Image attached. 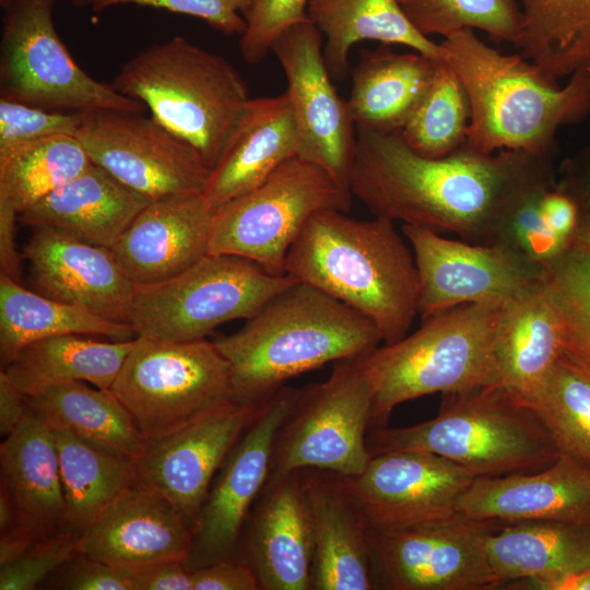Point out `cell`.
<instances>
[{
    "label": "cell",
    "instance_id": "cell-27",
    "mask_svg": "<svg viewBox=\"0 0 590 590\" xmlns=\"http://www.w3.org/2000/svg\"><path fill=\"white\" fill-rule=\"evenodd\" d=\"M564 350L562 320L544 280L502 306L491 387L527 404L540 391Z\"/></svg>",
    "mask_w": 590,
    "mask_h": 590
},
{
    "label": "cell",
    "instance_id": "cell-52",
    "mask_svg": "<svg viewBox=\"0 0 590 590\" xmlns=\"http://www.w3.org/2000/svg\"><path fill=\"white\" fill-rule=\"evenodd\" d=\"M556 187L569 194L582 213L590 211V143L562 163Z\"/></svg>",
    "mask_w": 590,
    "mask_h": 590
},
{
    "label": "cell",
    "instance_id": "cell-24",
    "mask_svg": "<svg viewBox=\"0 0 590 590\" xmlns=\"http://www.w3.org/2000/svg\"><path fill=\"white\" fill-rule=\"evenodd\" d=\"M213 212L202 193L150 201L111 250L134 285L168 280L209 253Z\"/></svg>",
    "mask_w": 590,
    "mask_h": 590
},
{
    "label": "cell",
    "instance_id": "cell-37",
    "mask_svg": "<svg viewBox=\"0 0 590 590\" xmlns=\"http://www.w3.org/2000/svg\"><path fill=\"white\" fill-rule=\"evenodd\" d=\"M514 44L552 82L590 69V0H519Z\"/></svg>",
    "mask_w": 590,
    "mask_h": 590
},
{
    "label": "cell",
    "instance_id": "cell-22",
    "mask_svg": "<svg viewBox=\"0 0 590 590\" xmlns=\"http://www.w3.org/2000/svg\"><path fill=\"white\" fill-rule=\"evenodd\" d=\"M236 555L253 570L261 590H311L314 533L300 471L262 489Z\"/></svg>",
    "mask_w": 590,
    "mask_h": 590
},
{
    "label": "cell",
    "instance_id": "cell-36",
    "mask_svg": "<svg viewBox=\"0 0 590 590\" xmlns=\"http://www.w3.org/2000/svg\"><path fill=\"white\" fill-rule=\"evenodd\" d=\"M49 426L59 457L66 526L83 533L98 514L134 481L135 460L91 444L61 426Z\"/></svg>",
    "mask_w": 590,
    "mask_h": 590
},
{
    "label": "cell",
    "instance_id": "cell-6",
    "mask_svg": "<svg viewBox=\"0 0 590 590\" xmlns=\"http://www.w3.org/2000/svg\"><path fill=\"white\" fill-rule=\"evenodd\" d=\"M111 85L198 150L210 169L250 99L246 80L225 57L182 36L139 51Z\"/></svg>",
    "mask_w": 590,
    "mask_h": 590
},
{
    "label": "cell",
    "instance_id": "cell-25",
    "mask_svg": "<svg viewBox=\"0 0 590 590\" xmlns=\"http://www.w3.org/2000/svg\"><path fill=\"white\" fill-rule=\"evenodd\" d=\"M300 480L314 533L311 590L374 589L370 527L344 476L305 469Z\"/></svg>",
    "mask_w": 590,
    "mask_h": 590
},
{
    "label": "cell",
    "instance_id": "cell-15",
    "mask_svg": "<svg viewBox=\"0 0 590 590\" xmlns=\"http://www.w3.org/2000/svg\"><path fill=\"white\" fill-rule=\"evenodd\" d=\"M418 274L422 320L468 304L504 305L545 280L547 269L497 244L455 240L402 224Z\"/></svg>",
    "mask_w": 590,
    "mask_h": 590
},
{
    "label": "cell",
    "instance_id": "cell-55",
    "mask_svg": "<svg viewBox=\"0 0 590 590\" xmlns=\"http://www.w3.org/2000/svg\"><path fill=\"white\" fill-rule=\"evenodd\" d=\"M0 535V567L19 559L35 544L30 538L17 530H12Z\"/></svg>",
    "mask_w": 590,
    "mask_h": 590
},
{
    "label": "cell",
    "instance_id": "cell-35",
    "mask_svg": "<svg viewBox=\"0 0 590 590\" xmlns=\"http://www.w3.org/2000/svg\"><path fill=\"white\" fill-rule=\"evenodd\" d=\"M26 398L31 409L46 422L91 444L135 461L145 450L148 439L110 389L92 388L84 381H68Z\"/></svg>",
    "mask_w": 590,
    "mask_h": 590
},
{
    "label": "cell",
    "instance_id": "cell-39",
    "mask_svg": "<svg viewBox=\"0 0 590 590\" xmlns=\"http://www.w3.org/2000/svg\"><path fill=\"white\" fill-rule=\"evenodd\" d=\"M527 405L545 426L560 455L590 467V364L564 350Z\"/></svg>",
    "mask_w": 590,
    "mask_h": 590
},
{
    "label": "cell",
    "instance_id": "cell-34",
    "mask_svg": "<svg viewBox=\"0 0 590 590\" xmlns=\"http://www.w3.org/2000/svg\"><path fill=\"white\" fill-rule=\"evenodd\" d=\"M133 343L51 337L26 345L2 370L25 396L68 381L110 389Z\"/></svg>",
    "mask_w": 590,
    "mask_h": 590
},
{
    "label": "cell",
    "instance_id": "cell-30",
    "mask_svg": "<svg viewBox=\"0 0 590 590\" xmlns=\"http://www.w3.org/2000/svg\"><path fill=\"white\" fill-rule=\"evenodd\" d=\"M149 202L92 162L79 176L20 213L17 221L111 249Z\"/></svg>",
    "mask_w": 590,
    "mask_h": 590
},
{
    "label": "cell",
    "instance_id": "cell-2",
    "mask_svg": "<svg viewBox=\"0 0 590 590\" xmlns=\"http://www.w3.org/2000/svg\"><path fill=\"white\" fill-rule=\"evenodd\" d=\"M393 223L318 211L291 246L284 267L285 274L367 317L384 344L404 338L418 315L414 255Z\"/></svg>",
    "mask_w": 590,
    "mask_h": 590
},
{
    "label": "cell",
    "instance_id": "cell-29",
    "mask_svg": "<svg viewBox=\"0 0 590 590\" xmlns=\"http://www.w3.org/2000/svg\"><path fill=\"white\" fill-rule=\"evenodd\" d=\"M487 555L498 587L544 590L590 569V523L505 522L489 535Z\"/></svg>",
    "mask_w": 590,
    "mask_h": 590
},
{
    "label": "cell",
    "instance_id": "cell-47",
    "mask_svg": "<svg viewBox=\"0 0 590 590\" xmlns=\"http://www.w3.org/2000/svg\"><path fill=\"white\" fill-rule=\"evenodd\" d=\"M253 0H95L92 10L102 13L122 4L164 9L173 13L198 17L226 36L243 35L247 24L245 15Z\"/></svg>",
    "mask_w": 590,
    "mask_h": 590
},
{
    "label": "cell",
    "instance_id": "cell-9",
    "mask_svg": "<svg viewBox=\"0 0 590 590\" xmlns=\"http://www.w3.org/2000/svg\"><path fill=\"white\" fill-rule=\"evenodd\" d=\"M352 197L321 166L294 155L256 188L214 210L209 252L244 257L285 275L288 250L311 215L347 213Z\"/></svg>",
    "mask_w": 590,
    "mask_h": 590
},
{
    "label": "cell",
    "instance_id": "cell-45",
    "mask_svg": "<svg viewBox=\"0 0 590 590\" xmlns=\"http://www.w3.org/2000/svg\"><path fill=\"white\" fill-rule=\"evenodd\" d=\"M81 534L63 529L33 544L19 559L1 566V590H33L80 554Z\"/></svg>",
    "mask_w": 590,
    "mask_h": 590
},
{
    "label": "cell",
    "instance_id": "cell-16",
    "mask_svg": "<svg viewBox=\"0 0 590 590\" xmlns=\"http://www.w3.org/2000/svg\"><path fill=\"white\" fill-rule=\"evenodd\" d=\"M298 390L283 386L270 397L221 465L192 528L185 563L190 570L235 558L244 526L267 483L275 435Z\"/></svg>",
    "mask_w": 590,
    "mask_h": 590
},
{
    "label": "cell",
    "instance_id": "cell-23",
    "mask_svg": "<svg viewBox=\"0 0 590 590\" xmlns=\"http://www.w3.org/2000/svg\"><path fill=\"white\" fill-rule=\"evenodd\" d=\"M457 514L504 522L590 523V467L560 455L532 473L475 477L459 499Z\"/></svg>",
    "mask_w": 590,
    "mask_h": 590
},
{
    "label": "cell",
    "instance_id": "cell-32",
    "mask_svg": "<svg viewBox=\"0 0 590 590\" xmlns=\"http://www.w3.org/2000/svg\"><path fill=\"white\" fill-rule=\"evenodd\" d=\"M307 16L326 38L323 58L334 81L345 79L352 46L365 40L405 46L440 60L439 44L413 25L399 0H309Z\"/></svg>",
    "mask_w": 590,
    "mask_h": 590
},
{
    "label": "cell",
    "instance_id": "cell-51",
    "mask_svg": "<svg viewBox=\"0 0 590 590\" xmlns=\"http://www.w3.org/2000/svg\"><path fill=\"white\" fill-rule=\"evenodd\" d=\"M130 575L133 590H193L192 570L181 562L154 564Z\"/></svg>",
    "mask_w": 590,
    "mask_h": 590
},
{
    "label": "cell",
    "instance_id": "cell-54",
    "mask_svg": "<svg viewBox=\"0 0 590 590\" xmlns=\"http://www.w3.org/2000/svg\"><path fill=\"white\" fill-rule=\"evenodd\" d=\"M30 411L26 396L0 371V435L9 436L22 423Z\"/></svg>",
    "mask_w": 590,
    "mask_h": 590
},
{
    "label": "cell",
    "instance_id": "cell-19",
    "mask_svg": "<svg viewBox=\"0 0 590 590\" xmlns=\"http://www.w3.org/2000/svg\"><path fill=\"white\" fill-rule=\"evenodd\" d=\"M464 467L424 451L371 456L357 475L344 476L370 529L394 530L457 515L475 480Z\"/></svg>",
    "mask_w": 590,
    "mask_h": 590
},
{
    "label": "cell",
    "instance_id": "cell-46",
    "mask_svg": "<svg viewBox=\"0 0 590 590\" xmlns=\"http://www.w3.org/2000/svg\"><path fill=\"white\" fill-rule=\"evenodd\" d=\"M309 0H253L245 15L246 31L239 36V51L250 64L261 62L278 37L294 24L308 20Z\"/></svg>",
    "mask_w": 590,
    "mask_h": 590
},
{
    "label": "cell",
    "instance_id": "cell-38",
    "mask_svg": "<svg viewBox=\"0 0 590 590\" xmlns=\"http://www.w3.org/2000/svg\"><path fill=\"white\" fill-rule=\"evenodd\" d=\"M91 160L74 135H55L0 151V199L17 213L84 172Z\"/></svg>",
    "mask_w": 590,
    "mask_h": 590
},
{
    "label": "cell",
    "instance_id": "cell-1",
    "mask_svg": "<svg viewBox=\"0 0 590 590\" xmlns=\"http://www.w3.org/2000/svg\"><path fill=\"white\" fill-rule=\"evenodd\" d=\"M552 154L499 151L467 143L444 157L413 151L399 132L356 127L350 190L375 216L494 244L510 208L556 180Z\"/></svg>",
    "mask_w": 590,
    "mask_h": 590
},
{
    "label": "cell",
    "instance_id": "cell-14",
    "mask_svg": "<svg viewBox=\"0 0 590 590\" xmlns=\"http://www.w3.org/2000/svg\"><path fill=\"white\" fill-rule=\"evenodd\" d=\"M75 137L91 162L149 201L202 193L210 173L198 150L142 113L84 111Z\"/></svg>",
    "mask_w": 590,
    "mask_h": 590
},
{
    "label": "cell",
    "instance_id": "cell-43",
    "mask_svg": "<svg viewBox=\"0 0 590 590\" xmlns=\"http://www.w3.org/2000/svg\"><path fill=\"white\" fill-rule=\"evenodd\" d=\"M555 181L523 194L504 216L494 241L545 269L573 246L550 228L541 212V196Z\"/></svg>",
    "mask_w": 590,
    "mask_h": 590
},
{
    "label": "cell",
    "instance_id": "cell-57",
    "mask_svg": "<svg viewBox=\"0 0 590 590\" xmlns=\"http://www.w3.org/2000/svg\"><path fill=\"white\" fill-rule=\"evenodd\" d=\"M544 590H590V569L551 582Z\"/></svg>",
    "mask_w": 590,
    "mask_h": 590
},
{
    "label": "cell",
    "instance_id": "cell-50",
    "mask_svg": "<svg viewBox=\"0 0 590 590\" xmlns=\"http://www.w3.org/2000/svg\"><path fill=\"white\" fill-rule=\"evenodd\" d=\"M540 206L550 228L573 245L582 215L577 202L557 188L555 181L543 191Z\"/></svg>",
    "mask_w": 590,
    "mask_h": 590
},
{
    "label": "cell",
    "instance_id": "cell-13",
    "mask_svg": "<svg viewBox=\"0 0 590 590\" xmlns=\"http://www.w3.org/2000/svg\"><path fill=\"white\" fill-rule=\"evenodd\" d=\"M505 522L460 515L394 530L369 529L374 589L488 590L498 588L487 540Z\"/></svg>",
    "mask_w": 590,
    "mask_h": 590
},
{
    "label": "cell",
    "instance_id": "cell-41",
    "mask_svg": "<svg viewBox=\"0 0 590 590\" xmlns=\"http://www.w3.org/2000/svg\"><path fill=\"white\" fill-rule=\"evenodd\" d=\"M425 36L444 38L464 28L480 30L489 40L515 44L521 27L519 0H399Z\"/></svg>",
    "mask_w": 590,
    "mask_h": 590
},
{
    "label": "cell",
    "instance_id": "cell-44",
    "mask_svg": "<svg viewBox=\"0 0 590 590\" xmlns=\"http://www.w3.org/2000/svg\"><path fill=\"white\" fill-rule=\"evenodd\" d=\"M83 113L49 110L0 97V151L55 135H76Z\"/></svg>",
    "mask_w": 590,
    "mask_h": 590
},
{
    "label": "cell",
    "instance_id": "cell-49",
    "mask_svg": "<svg viewBox=\"0 0 590 590\" xmlns=\"http://www.w3.org/2000/svg\"><path fill=\"white\" fill-rule=\"evenodd\" d=\"M193 590H261L253 570L228 558L192 570Z\"/></svg>",
    "mask_w": 590,
    "mask_h": 590
},
{
    "label": "cell",
    "instance_id": "cell-26",
    "mask_svg": "<svg viewBox=\"0 0 590 590\" xmlns=\"http://www.w3.org/2000/svg\"><path fill=\"white\" fill-rule=\"evenodd\" d=\"M298 128L288 94L250 98L210 169L202 196L217 209L260 185L297 155Z\"/></svg>",
    "mask_w": 590,
    "mask_h": 590
},
{
    "label": "cell",
    "instance_id": "cell-60",
    "mask_svg": "<svg viewBox=\"0 0 590 590\" xmlns=\"http://www.w3.org/2000/svg\"><path fill=\"white\" fill-rule=\"evenodd\" d=\"M16 0H0V7L5 10L12 5Z\"/></svg>",
    "mask_w": 590,
    "mask_h": 590
},
{
    "label": "cell",
    "instance_id": "cell-20",
    "mask_svg": "<svg viewBox=\"0 0 590 590\" xmlns=\"http://www.w3.org/2000/svg\"><path fill=\"white\" fill-rule=\"evenodd\" d=\"M23 256L37 293L129 323L134 284L110 248L58 229L36 227Z\"/></svg>",
    "mask_w": 590,
    "mask_h": 590
},
{
    "label": "cell",
    "instance_id": "cell-18",
    "mask_svg": "<svg viewBox=\"0 0 590 590\" xmlns=\"http://www.w3.org/2000/svg\"><path fill=\"white\" fill-rule=\"evenodd\" d=\"M263 404L231 398L179 429L148 440L135 461L134 481L163 495L193 528L213 479Z\"/></svg>",
    "mask_w": 590,
    "mask_h": 590
},
{
    "label": "cell",
    "instance_id": "cell-42",
    "mask_svg": "<svg viewBox=\"0 0 590 590\" xmlns=\"http://www.w3.org/2000/svg\"><path fill=\"white\" fill-rule=\"evenodd\" d=\"M545 283L562 320L565 350L590 364V250L571 246Z\"/></svg>",
    "mask_w": 590,
    "mask_h": 590
},
{
    "label": "cell",
    "instance_id": "cell-12",
    "mask_svg": "<svg viewBox=\"0 0 590 590\" xmlns=\"http://www.w3.org/2000/svg\"><path fill=\"white\" fill-rule=\"evenodd\" d=\"M56 2L16 0L3 10L0 97L63 113H142V103L95 80L74 61L54 25Z\"/></svg>",
    "mask_w": 590,
    "mask_h": 590
},
{
    "label": "cell",
    "instance_id": "cell-53",
    "mask_svg": "<svg viewBox=\"0 0 590 590\" xmlns=\"http://www.w3.org/2000/svg\"><path fill=\"white\" fill-rule=\"evenodd\" d=\"M17 211L5 200L0 199V273L21 283V262L23 253L15 244V221Z\"/></svg>",
    "mask_w": 590,
    "mask_h": 590
},
{
    "label": "cell",
    "instance_id": "cell-5",
    "mask_svg": "<svg viewBox=\"0 0 590 590\" xmlns=\"http://www.w3.org/2000/svg\"><path fill=\"white\" fill-rule=\"evenodd\" d=\"M366 442L370 456L430 452L476 477L540 470L560 456L536 414L497 387L446 393L434 418L408 427L373 428Z\"/></svg>",
    "mask_w": 590,
    "mask_h": 590
},
{
    "label": "cell",
    "instance_id": "cell-11",
    "mask_svg": "<svg viewBox=\"0 0 590 590\" xmlns=\"http://www.w3.org/2000/svg\"><path fill=\"white\" fill-rule=\"evenodd\" d=\"M110 390L148 440L232 397L231 368L213 341L137 337Z\"/></svg>",
    "mask_w": 590,
    "mask_h": 590
},
{
    "label": "cell",
    "instance_id": "cell-31",
    "mask_svg": "<svg viewBox=\"0 0 590 590\" xmlns=\"http://www.w3.org/2000/svg\"><path fill=\"white\" fill-rule=\"evenodd\" d=\"M386 46L359 51L347 105L355 127L400 132L428 91L440 60Z\"/></svg>",
    "mask_w": 590,
    "mask_h": 590
},
{
    "label": "cell",
    "instance_id": "cell-4",
    "mask_svg": "<svg viewBox=\"0 0 590 590\" xmlns=\"http://www.w3.org/2000/svg\"><path fill=\"white\" fill-rule=\"evenodd\" d=\"M439 47L440 60L467 91V144L475 151L552 154L557 131L590 115V69L560 86L523 56L489 47L471 28L449 35Z\"/></svg>",
    "mask_w": 590,
    "mask_h": 590
},
{
    "label": "cell",
    "instance_id": "cell-40",
    "mask_svg": "<svg viewBox=\"0 0 590 590\" xmlns=\"http://www.w3.org/2000/svg\"><path fill=\"white\" fill-rule=\"evenodd\" d=\"M470 119L467 91L455 71L440 60L428 91L399 133L416 153L444 157L467 143Z\"/></svg>",
    "mask_w": 590,
    "mask_h": 590
},
{
    "label": "cell",
    "instance_id": "cell-10",
    "mask_svg": "<svg viewBox=\"0 0 590 590\" xmlns=\"http://www.w3.org/2000/svg\"><path fill=\"white\" fill-rule=\"evenodd\" d=\"M357 358L334 362L327 380L298 390L275 435L264 488L305 469L343 476L365 469L374 389Z\"/></svg>",
    "mask_w": 590,
    "mask_h": 590
},
{
    "label": "cell",
    "instance_id": "cell-7",
    "mask_svg": "<svg viewBox=\"0 0 590 590\" xmlns=\"http://www.w3.org/2000/svg\"><path fill=\"white\" fill-rule=\"evenodd\" d=\"M502 306L455 307L423 320L410 335L358 357L374 389L370 429L387 426L394 408L406 401L491 387Z\"/></svg>",
    "mask_w": 590,
    "mask_h": 590
},
{
    "label": "cell",
    "instance_id": "cell-3",
    "mask_svg": "<svg viewBox=\"0 0 590 590\" xmlns=\"http://www.w3.org/2000/svg\"><path fill=\"white\" fill-rule=\"evenodd\" d=\"M213 342L229 364L233 399L259 404L288 379L330 362L362 357L382 339L367 317L296 280L237 332Z\"/></svg>",
    "mask_w": 590,
    "mask_h": 590
},
{
    "label": "cell",
    "instance_id": "cell-33",
    "mask_svg": "<svg viewBox=\"0 0 590 590\" xmlns=\"http://www.w3.org/2000/svg\"><path fill=\"white\" fill-rule=\"evenodd\" d=\"M105 337L113 341L137 338L130 323L99 317L22 286L0 273V358L7 366L26 345L57 335Z\"/></svg>",
    "mask_w": 590,
    "mask_h": 590
},
{
    "label": "cell",
    "instance_id": "cell-28",
    "mask_svg": "<svg viewBox=\"0 0 590 590\" xmlns=\"http://www.w3.org/2000/svg\"><path fill=\"white\" fill-rule=\"evenodd\" d=\"M1 486L11 497L16 529L34 543L67 529L59 457L49 424L31 409L0 446Z\"/></svg>",
    "mask_w": 590,
    "mask_h": 590
},
{
    "label": "cell",
    "instance_id": "cell-56",
    "mask_svg": "<svg viewBox=\"0 0 590 590\" xmlns=\"http://www.w3.org/2000/svg\"><path fill=\"white\" fill-rule=\"evenodd\" d=\"M16 512L10 495L0 486V533L16 529Z\"/></svg>",
    "mask_w": 590,
    "mask_h": 590
},
{
    "label": "cell",
    "instance_id": "cell-17",
    "mask_svg": "<svg viewBox=\"0 0 590 590\" xmlns=\"http://www.w3.org/2000/svg\"><path fill=\"white\" fill-rule=\"evenodd\" d=\"M321 32L309 20L284 31L272 45L287 81L298 128L297 155L326 169L350 189L356 127L323 58Z\"/></svg>",
    "mask_w": 590,
    "mask_h": 590
},
{
    "label": "cell",
    "instance_id": "cell-48",
    "mask_svg": "<svg viewBox=\"0 0 590 590\" xmlns=\"http://www.w3.org/2000/svg\"><path fill=\"white\" fill-rule=\"evenodd\" d=\"M51 578V588L67 590H133L129 571L78 554L63 564Z\"/></svg>",
    "mask_w": 590,
    "mask_h": 590
},
{
    "label": "cell",
    "instance_id": "cell-58",
    "mask_svg": "<svg viewBox=\"0 0 590 590\" xmlns=\"http://www.w3.org/2000/svg\"><path fill=\"white\" fill-rule=\"evenodd\" d=\"M573 246L590 250V211L582 213Z\"/></svg>",
    "mask_w": 590,
    "mask_h": 590
},
{
    "label": "cell",
    "instance_id": "cell-8",
    "mask_svg": "<svg viewBox=\"0 0 590 590\" xmlns=\"http://www.w3.org/2000/svg\"><path fill=\"white\" fill-rule=\"evenodd\" d=\"M295 281L244 257L209 252L168 280L134 285L129 323L137 337L205 339L220 324L252 317Z\"/></svg>",
    "mask_w": 590,
    "mask_h": 590
},
{
    "label": "cell",
    "instance_id": "cell-59",
    "mask_svg": "<svg viewBox=\"0 0 590 590\" xmlns=\"http://www.w3.org/2000/svg\"><path fill=\"white\" fill-rule=\"evenodd\" d=\"M73 7L83 9L94 4L95 0H68Z\"/></svg>",
    "mask_w": 590,
    "mask_h": 590
},
{
    "label": "cell",
    "instance_id": "cell-21",
    "mask_svg": "<svg viewBox=\"0 0 590 590\" xmlns=\"http://www.w3.org/2000/svg\"><path fill=\"white\" fill-rule=\"evenodd\" d=\"M191 545L192 528L179 511L133 481L83 531L79 550L131 574L158 563H186Z\"/></svg>",
    "mask_w": 590,
    "mask_h": 590
}]
</instances>
